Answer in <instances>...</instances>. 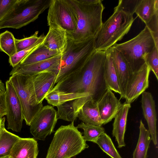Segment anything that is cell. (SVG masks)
<instances>
[{
  "instance_id": "cell-16",
  "label": "cell",
  "mask_w": 158,
  "mask_h": 158,
  "mask_svg": "<svg viewBox=\"0 0 158 158\" xmlns=\"http://www.w3.org/2000/svg\"><path fill=\"white\" fill-rule=\"evenodd\" d=\"M143 116L147 122L151 140L155 145L157 144V116L155 101L152 94L144 92L141 101Z\"/></svg>"
},
{
  "instance_id": "cell-39",
  "label": "cell",
  "mask_w": 158,
  "mask_h": 158,
  "mask_svg": "<svg viewBox=\"0 0 158 158\" xmlns=\"http://www.w3.org/2000/svg\"><path fill=\"white\" fill-rule=\"evenodd\" d=\"M0 158H10L9 155H8L2 157H0Z\"/></svg>"
},
{
  "instance_id": "cell-33",
  "label": "cell",
  "mask_w": 158,
  "mask_h": 158,
  "mask_svg": "<svg viewBox=\"0 0 158 158\" xmlns=\"http://www.w3.org/2000/svg\"><path fill=\"white\" fill-rule=\"evenodd\" d=\"M145 63L158 80V49L155 47L147 55Z\"/></svg>"
},
{
  "instance_id": "cell-19",
  "label": "cell",
  "mask_w": 158,
  "mask_h": 158,
  "mask_svg": "<svg viewBox=\"0 0 158 158\" xmlns=\"http://www.w3.org/2000/svg\"><path fill=\"white\" fill-rule=\"evenodd\" d=\"M131 104L125 102L114 117L113 124L112 135L115 138L118 144V147L121 148L126 145L124 135L126 130L127 117Z\"/></svg>"
},
{
  "instance_id": "cell-17",
  "label": "cell",
  "mask_w": 158,
  "mask_h": 158,
  "mask_svg": "<svg viewBox=\"0 0 158 158\" xmlns=\"http://www.w3.org/2000/svg\"><path fill=\"white\" fill-rule=\"evenodd\" d=\"M112 58L118 80L121 92L120 98L123 97L126 87L132 73L119 52L112 46L108 49Z\"/></svg>"
},
{
  "instance_id": "cell-27",
  "label": "cell",
  "mask_w": 158,
  "mask_h": 158,
  "mask_svg": "<svg viewBox=\"0 0 158 158\" xmlns=\"http://www.w3.org/2000/svg\"><path fill=\"white\" fill-rule=\"evenodd\" d=\"M60 54L57 51L50 50L43 44L20 63L22 65H28L47 60Z\"/></svg>"
},
{
  "instance_id": "cell-30",
  "label": "cell",
  "mask_w": 158,
  "mask_h": 158,
  "mask_svg": "<svg viewBox=\"0 0 158 158\" xmlns=\"http://www.w3.org/2000/svg\"><path fill=\"white\" fill-rule=\"evenodd\" d=\"M45 37V35L42 34L40 36L39 40L32 45L27 48L17 52L13 56L10 57L9 62L10 65L14 68L19 64L23 59L43 44Z\"/></svg>"
},
{
  "instance_id": "cell-40",
  "label": "cell",
  "mask_w": 158,
  "mask_h": 158,
  "mask_svg": "<svg viewBox=\"0 0 158 158\" xmlns=\"http://www.w3.org/2000/svg\"><path fill=\"white\" fill-rule=\"evenodd\" d=\"M1 120H2V119L1 120H0V123H1Z\"/></svg>"
},
{
  "instance_id": "cell-28",
  "label": "cell",
  "mask_w": 158,
  "mask_h": 158,
  "mask_svg": "<svg viewBox=\"0 0 158 158\" xmlns=\"http://www.w3.org/2000/svg\"><path fill=\"white\" fill-rule=\"evenodd\" d=\"M15 39L13 34L7 30L0 34V50L9 57L17 52Z\"/></svg>"
},
{
  "instance_id": "cell-15",
  "label": "cell",
  "mask_w": 158,
  "mask_h": 158,
  "mask_svg": "<svg viewBox=\"0 0 158 158\" xmlns=\"http://www.w3.org/2000/svg\"><path fill=\"white\" fill-rule=\"evenodd\" d=\"M97 103L103 125L110 122L114 118L122 105L120 100L109 89Z\"/></svg>"
},
{
  "instance_id": "cell-36",
  "label": "cell",
  "mask_w": 158,
  "mask_h": 158,
  "mask_svg": "<svg viewBox=\"0 0 158 158\" xmlns=\"http://www.w3.org/2000/svg\"><path fill=\"white\" fill-rule=\"evenodd\" d=\"M17 0H0V21L7 14Z\"/></svg>"
},
{
  "instance_id": "cell-5",
  "label": "cell",
  "mask_w": 158,
  "mask_h": 158,
  "mask_svg": "<svg viewBox=\"0 0 158 158\" xmlns=\"http://www.w3.org/2000/svg\"><path fill=\"white\" fill-rule=\"evenodd\" d=\"M113 46L119 52L133 73L139 70L146 63L147 55L156 45L151 33L145 26L134 38L122 43H116Z\"/></svg>"
},
{
  "instance_id": "cell-34",
  "label": "cell",
  "mask_w": 158,
  "mask_h": 158,
  "mask_svg": "<svg viewBox=\"0 0 158 158\" xmlns=\"http://www.w3.org/2000/svg\"><path fill=\"white\" fill-rule=\"evenodd\" d=\"M140 1L141 0H119L117 6L123 11L133 15Z\"/></svg>"
},
{
  "instance_id": "cell-9",
  "label": "cell",
  "mask_w": 158,
  "mask_h": 158,
  "mask_svg": "<svg viewBox=\"0 0 158 158\" xmlns=\"http://www.w3.org/2000/svg\"><path fill=\"white\" fill-rule=\"evenodd\" d=\"M48 8L47 20L49 27L62 29L67 36L75 31L76 21L68 0H52Z\"/></svg>"
},
{
  "instance_id": "cell-24",
  "label": "cell",
  "mask_w": 158,
  "mask_h": 158,
  "mask_svg": "<svg viewBox=\"0 0 158 158\" xmlns=\"http://www.w3.org/2000/svg\"><path fill=\"white\" fill-rule=\"evenodd\" d=\"M139 134L137 144L133 152V158H147L151 142L150 134L141 120L139 127Z\"/></svg>"
},
{
  "instance_id": "cell-23",
  "label": "cell",
  "mask_w": 158,
  "mask_h": 158,
  "mask_svg": "<svg viewBox=\"0 0 158 158\" xmlns=\"http://www.w3.org/2000/svg\"><path fill=\"white\" fill-rule=\"evenodd\" d=\"M106 51L107 56L104 70V78L106 83L108 89L120 95L121 92L112 58L108 50Z\"/></svg>"
},
{
  "instance_id": "cell-37",
  "label": "cell",
  "mask_w": 158,
  "mask_h": 158,
  "mask_svg": "<svg viewBox=\"0 0 158 158\" xmlns=\"http://www.w3.org/2000/svg\"><path fill=\"white\" fill-rule=\"evenodd\" d=\"M6 114V88H0V120Z\"/></svg>"
},
{
  "instance_id": "cell-8",
  "label": "cell",
  "mask_w": 158,
  "mask_h": 158,
  "mask_svg": "<svg viewBox=\"0 0 158 158\" xmlns=\"http://www.w3.org/2000/svg\"><path fill=\"white\" fill-rule=\"evenodd\" d=\"M9 80L20 102L24 120L26 124L30 126L35 116L43 106L42 103H36L32 76L16 74L11 76Z\"/></svg>"
},
{
  "instance_id": "cell-20",
  "label": "cell",
  "mask_w": 158,
  "mask_h": 158,
  "mask_svg": "<svg viewBox=\"0 0 158 158\" xmlns=\"http://www.w3.org/2000/svg\"><path fill=\"white\" fill-rule=\"evenodd\" d=\"M68 40L67 34L64 31L49 27L43 44L48 49L57 51L61 55L67 47Z\"/></svg>"
},
{
  "instance_id": "cell-14",
  "label": "cell",
  "mask_w": 158,
  "mask_h": 158,
  "mask_svg": "<svg viewBox=\"0 0 158 158\" xmlns=\"http://www.w3.org/2000/svg\"><path fill=\"white\" fill-rule=\"evenodd\" d=\"M57 75L45 71L31 75L35 99L37 104L42 103L46 95L54 86Z\"/></svg>"
},
{
  "instance_id": "cell-29",
  "label": "cell",
  "mask_w": 158,
  "mask_h": 158,
  "mask_svg": "<svg viewBox=\"0 0 158 158\" xmlns=\"http://www.w3.org/2000/svg\"><path fill=\"white\" fill-rule=\"evenodd\" d=\"M84 131L83 137L85 141L96 143L99 137L105 133L104 128L102 126H96L81 122L77 127Z\"/></svg>"
},
{
  "instance_id": "cell-35",
  "label": "cell",
  "mask_w": 158,
  "mask_h": 158,
  "mask_svg": "<svg viewBox=\"0 0 158 158\" xmlns=\"http://www.w3.org/2000/svg\"><path fill=\"white\" fill-rule=\"evenodd\" d=\"M151 33L156 48L158 49V12L156 13L150 21L146 24Z\"/></svg>"
},
{
  "instance_id": "cell-1",
  "label": "cell",
  "mask_w": 158,
  "mask_h": 158,
  "mask_svg": "<svg viewBox=\"0 0 158 158\" xmlns=\"http://www.w3.org/2000/svg\"><path fill=\"white\" fill-rule=\"evenodd\" d=\"M106 56V51L95 50L80 70L58 82L51 90L89 93L98 102L108 89L104 78Z\"/></svg>"
},
{
  "instance_id": "cell-26",
  "label": "cell",
  "mask_w": 158,
  "mask_h": 158,
  "mask_svg": "<svg viewBox=\"0 0 158 158\" xmlns=\"http://www.w3.org/2000/svg\"><path fill=\"white\" fill-rule=\"evenodd\" d=\"M87 97L91 96L89 93H67L51 90L45 99L49 104L56 106L68 101Z\"/></svg>"
},
{
  "instance_id": "cell-18",
  "label": "cell",
  "mask_w": 158,
  "mask_h": 158,
  "mask_svg": "<svg viewBox=\"0 0 158 158\" xmlns=\"http://www.w3.org/2000/svg\"><path fill=\"white\" fill-rule=\"evenodd\" d=\"M38 144L33 138H21L16 142L9 154L10 158H36Z\"/></svg>"
},
{
  "instance_id": "cell-31",
  "label": "cell",
  "mask_w": 158,
  "mask_h": 158,
  "mask_svg": "<svg viewBox=\"0 0 158 158\" xmlns=\"http://www.w3.org/2000/svg\"><path fill=\"white\" fill-rule=\"evenodd\" d=\"M96 143L103 152L111 158H122L111 138L105 132L99 137Z\"/></svg>"
},
{
  "instance_id": "cell-22",
  "label": "cell",
  "mask_w": 158,
  "mask_h": 158,
  "mask_svg": "<svg viewBox=\"0 0 158 158\" xmlns=\"http://www.w3.org/2000/svg\"><path fill=\"white\" fill-rule=\"evenodd\" d=\"M5 120L3 118L0 124V157L9 155L13 146L20 138L6 129Z\"/></svg>"
},
{
  "instance_id": "cell-13",
  "label": "cell",
  "mask_w": 158,
  "mask_h": 158,
  "mask_svg": "<svg viewBox=\"0 0 158 158\" xmlns=\"http://www.w3.org/2000/svg\"><path fill=\"white\" fill-rule=\"evenodd\" d=\"M61 55L59 54L47 60L28 65L19 64L13 68L10 75L21 74L31 76L45 71L52 72L57 75L60 69Z\"/></svg>"
},
{
  "instance_id": "cell-6",
  "label": "cell",
  "mask_w": 158,
  "mask_h": 158,
  "mask_svg": "<svg viewBox=\"0 0 158 158\" xmlns=\"http://www.w3.org/2000/svg\"><path fill=\"white\" fill-rule=\"evenodd\" d=\"M94 42V38L80 42L68 38L67 47L61 54L60 69L56 83L82 69L95 50Z\"/></svg>"
},
{
  "instance_id": "cell-3",
  "label": "cell",
  "mask_w": 158,
  "mask_h": 158,
  "mask_svg": "<svg viewBox=\"0 0 158 158\" xmlns=\"http://www.w3.org/2000/svg\"><path fill=\"white\" fill-rule=\"evenodd\" d=\"M112 15L103 23L94 37L96 50L106 51L121 40L129 31L133 15L115 7Z\"/></svg>"
},
{
  "instance_id": "cell-25",
  "label": "cell",
  "mask_w": 158,
  "mask_h": 158,
  "mask_svg": "<svg viewBox=\"0 0 158 158\" xmlns=\"http://www.w3.org/2000/svg\"><path fill=\"white\" fill-rule=\"evenodd\" d=\"M157 12L158 0H141L135 13L146 24Z\"/></svg>"
},
{
  "instance_id": "cell-7",
  "label": "cell",
  "mask_w": 158,
  "mask_h": 158,
  "mask_svg": "<svg viewBox=\"0 0 158 158\" xmlns=\"http://www.w3.org/2000/svg\"><path fill=\"white\" fill-rule=\"evenodd\" d=\"M52 0H17L0 21V29H19L36 20L48 8Z\"/></svg>"
},
{
  "instance_id": "cell-11",
  "label": "cell",
  "mask_w": 158,
  "mask_h": 158,
  "mask_svg": "<svg viewBox=\"0 0 158 158\" xmlns=\"http://www.w3.org/2000/svg\"><path fill=\"white\" fill-rule=\"evenodd\" d=\"M7 129L19 132L24 120L22 107L14 87L9 80L6 83Z\"/></svg>"
},
{
  "instance_id": "cell-4",
  "label": "cell",
  "mask_w": 158,
  "mask_h": 158,
  "mask_svg": "<svg viewBox=\"0 0 158 158\" xmlns=\"http://www.w3.org/2000/svg\"><path fill=\"white\" fill-rule=\"evenodd\" d=\"M89 147L74 122L56 131L45 158H71Z\"/></svg>"
},
{
  "instance_id": "cell-2",
  "label": "cell",
  "mask_w": 158,
  "mask_h": 158,
  "mask_svg": "<svg viewBox=\"0 0 158 158\" xmlns=\"http://www.w3.org/2000/svg\"><path fill=\"white\" fill-rule=\"evenodd\" d=\"M74 15L77 28L68 38L80 42L94 38L103 23L105 8L101 0H68Z\"/></svg>"
},
{
  "instance_id": "cell-10",
  "label": "cell",
  "mask_w": 158,
  "mask_h": 158,
  "mask_svg": "<svg viewBox=\"0 0 158 158\" xmlns=\"http://www.w3.org/2000/svg\"><path fill=\"white\" fill-rule=\"evenodd\" d=\"M57 120V111L53 106H43L31 123L30 132L35 139L44 141L47 136L54 132Z\"/></svg>"
},
{
  "instance_id": "cell-12",
  "label": "cell",
  "mask_w": 158,
  "mask_h": 158,
  "mask_svg": "<svg viewBox=\"0 0 158 158\" xmlns=\"http://www.w3.org/2000/svg\"><path fill=\"white\" fill-rule=\"evenodd\" d=\"M150 71L145 63L139 70L132 73L123 97L125 99L126 103L131 104L148 88Z\"/></svg>"
},
{
  "instance_id": "cell-38",
  "label": "cell",
  "mask_w": 158,
  "mask_h": 158,
  "mask_svg": "<svg viewBox=\"0 0 158 158\" xmlns=\"http://www.w3.org/2000/svg\"><path fill=\"white\" fill-rule=\"evenodd\" d=\"M4 87H5L4 84L2 81L0 80V88H2Z\"/></svg>"
},
{
  "instance_id": "cell-21",
  "label": "cell",
  "mask_w": 158,
  "mask_h": 158,
  "mask_svg": "<svg viewBox=\"0 0 158 158\" xmlns=\"http://www.w3.org/2000/svg\"><path fill=\"white\" fill-rule=\"evenodd\" d=\"M77 117L84 123L99 126L103 125L97 102L93 99L83 105L78 112Z\"/></svg>"
},
{
  "instance_id": "cell-32",
  "label": "cell",
  "mask_w": 158,
  "mask_h": 158,
  "mask_svg": "<svg viewBox=\"0 0 158 158\" xmlns=\"http://www.w3.org/2000/svg\"><path fill=\"white\" fill-rule=\"evenodd\" d=\"M39 31H35L31 36L21 39H15L17 52L25 49L34 44L40 38L38 36Z\"/></svg>"
}]
</instances>
